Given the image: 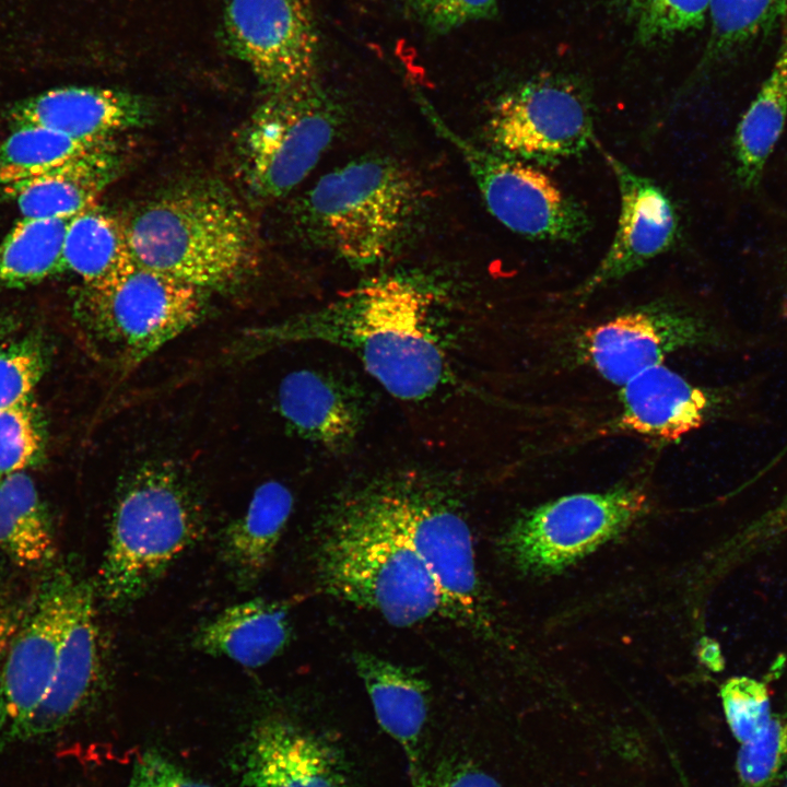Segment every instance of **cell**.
<instances>
[{
    "label": "cell",
    "instance_id": "cell-15",
    "mask_svg": "<svg viewBox=\"0 0 787 787\" xmlns=\"http://www.w3.org/2000/svg\"><path fill=\"white\" fill-rule=\"evenodd\" d=\"M601 151L616 179L620 213L608 250L575 291L577 297L637 271L668 251L679 237V215L665 190L611 153Z\"/></svg>",
    "mask_w": 787,
    "mask_h": 787
},
{
    "label": "cell",
    "instance_id": "cell-31",
    "mask_svg": "<svg viewBox=\"0 0 787 787\" xmlns=\"http://www.w3.org/2000/svg\"><path fill=\"white\" fill-rule=\"evenodd\" d=\"M787 761V713L772 714L766 726L740 743L736 772L741 787H772Z\"/></svg>",
    "mask_w": 787,
    "mask_h": 787
},
{
    "label": "cell",
    "instance_id": "cell-6",
    "mask_svg": "<svg viewBox=\"0 0 787 787\" xmlns=\"http://www.w3.org/2000/svg\"><path fill=\"white\" fill-rule=\"evenodd\" d=\"M437 584L453 620L483 623L471 531L455 497L434 477L399 471L363 482Z\"/></svg>",
    "mask_w": 787,
    "mask_h": 787
},
{
    "label": "cell",
    "instance_id": "cell-16",
    "mask_svg": "<svg viewBox=\"0 0 787 787\" xmlns=\"http://www.w3.org/2000/svg\"><path fill=\"white\" fill-rule=\"evenodd\" d=\"M240 768L244 787H350L340 751L280 717H268L252 728Z\"/></svg>",
    "mask_w": 787,
    "mask_h": 787
},
{
    "label": "cell",
    "instance_id": "cell-32",
    "mask_svg": "<svg viewBox=\"0 0 787 787\" xmlns=\"http://www.w3.org/2000/svg\"><path fill=\"white\" fill-rule=\"evenodd\" d=\"M42 447V428L31 398L0 410V479L33 465Z\"/></svg>",
    "mask_w": 787,
    "mask_h": 787
},
{
    "label": "cell",
    "instance_id": "cell-41",
    "mask_svg": "<svg viewBox=\"0 0 787 787\" xmlns=\"http://www.w3.org/2000/svg\"><path fill=\"white\" fill-rule=\"evenodd\" d=\"M11 324L8 320L0 319V343L9 332Z\"/></svg>",
    "mask_w": 787,
    "mask_h": 787
},
{
    "label": "cell",
    "instance_id": "cell-8",
    "mask_svg": "<svg viewBox=\"0 0 787 787\" xmlns=\"http://www.w3.org/2000/svg\"><path fill=\"white\" fill-rule=\"evenodd\" d=\"M340 109L318 80L267 94L238 140L244 179L263 200L294 189L331 144Z\"/></svg>",
    "mask_w": 787,
    "mask_h": 787
},
{
    "label": "cell",
    "instance_id": "cell-3",
    "mask_svg": "<svg viewBox=\"0 0 787 787\" xmlns=\"http://www.w3.org/2000/svg\"><path fill=\"white\" fill-rule=\"evenodd\" d=\"M122 221L137 262L201 290L235 283L257 256L249 213L216 184L177 186Z\"/></svg>",
    "mask_w": 787,
    "mask_h": 787
},
{
    "label": "cell",
    "instance_id": "cell-4",
    "mask_svg": "<svg viewBox=\"0 0 787 787\" xmlns=\"http://www.w3.org/2000/svg\"><path fill=\"white\" fill-rule=\"evenodd\" d=\"M423 201L422 185L410 168L390 157L368 156L320 177L298 200L295 220L313 243L365 268L402 245Z\"/></svg>",
    "mask_w": 787,
    "mask_h": 787
},
{
    "label": "cell",
    "instance_id": "cell-5",
    "mask_svg": "<svg viewBox=\"0 0 787 787\" xmlns=\"http://www.w3.org/2000/svg\"><path fill=\"white\" fill-rule=\"evenodd\" d=\"M205 531L201 502L175 467H138L117 491L98 588L122 608L142 597Z\"/></svg>",
    "mask_w": 787,
    "mask_h": 787
},
{
    "label": "cell",
    "instance_id": "cell-11",
    "mask_svg": "<svg viewBox=\"0 0 787 787\" xmlns=\"http://www.w3.org/2000/svg\"><path fill=\"white\" fill-rule=\"evenodd\" d=\"M430 117L457 148L488 210L505 227L533 240L576 242L586 234L585 210L533 164L470 143L433 113Z\"/></svg>",
    "mask_w": 787,
    "mask_h": 787
},
{
    "label": "cell",
    "instance_id": "cell-30",
    "mask_svg": "<svg viewBox=\"0 0 787 787\" xmlns=\"http://www.w3.org/2000/svg\"><path fill=\"white\" fill-rule=\"evenodd\" d=\"M106 144L77 140L34 125L17 126L0 145V184L43 175Z\"/></svg>",
    "mask_w": 787,
    "mask_h": 787
},
{
    "label": "cell",
    "instance_id": "cell-40",
    "mask_svg": "<svg viewBox=\"0 0 787 787\" xmlns=\"http://www.w3.org/2000/svg\"><path fill=\"white\" fill-rule=\"evenodd\" d=\"M26 606L19 603L0 571V663L23 619Z\"/></svg>",
    "mask_w": 787,
    "mask_h": 787
},
{
    "label": "cell",
    "instance_id": "cell-9",
    "mask_svg": "<svg viewBox=\"0 0 787 787\" xmlns=\"http://www.w3.org/2000/svg\"><path fill=\"white\" fill-rule=\"evenodd\" d=\"M647 508L646 494L631 486L562 496L518 517L500 548L522 573L560 572L623 532Z\"/></svg>",
    "mask_w": 787,
    "mask_h": 787
},
{
    "label": "cell",
    "instance_id": "cell-13",
    "mask_svg": "<svg viewBox=\"0 0 787 787\" xmlns=\"http://www.w3.org/2000/svg\"><path fill=\"white\" fill-rule=\"evenodd\" d=\"M224 33L266 94L317 80L319 36L308 0H226Z\"/></svg>",
    "mask_w": 787,
    "mask_h": 787
},
{
    "label": "cell",
    "instance_id": "cell-25",
    "mask_svg": "<svg viewBox=\"0 0 787 787\" xmlns=\"http://www.w3.org/2000/svg\"><path fill=\"white\" fill-rule=\"evenodd\" d=\"M780 27L779 47L771 72L736 128V174L747 189L761 181L787 119V14Z\"/></svg>",
    "mask_w": 787,
    "mask_h": 787
},
{
    "label": "cell",
    "instance_id": "cell-37",
    "mask_svg": "<svg viewBox=\"0 0 787 787\" xmlns=\"http://www.w3.org/2000/svg\"><path fill=\"white\" fill-rule=\"evenodd\" d=\"M128 787H212L197 780L156 751H146L134 762Z\"/></svg>",
    "mask_w": 787,
    "mask_h": 787
},
{
    "label": "cell",
    "instance_id": "cell-7",
    "mask_svg": "<svg viewBox=\"0 0 787 787\" xmlns=\"http://www.w3.org/2000/svg\"><path fill=\"white\" fill-rule=\"evenodd\" d=\"M202 291L136 261L105 284L84 286L78 314L120 366L136 367L200 320Z\"/></svg>",
    "mask_w": 787,
    "mask_h": 787
},
{
    "label": "cell",
    "instance_id": "cell-24",
    "mask_svg": "<svg viewBox=\"0 0 787 787\" xmlns=\"http://www.w3.org/2000/svg\"><path fill=\"white\" fill-rule=\"evenodd\" d=\"M293 504L286 485L267 481L256 489L246 512L225 529L221 555L239 585L254 584L269 566Z\"/></svg>",
    "mask_w": 787,
    "mask_h": 787
},
{
    "label": "cell",
    "instance_id": "cell-28",
    "mask_svg": "<svg viewBox=\"0 0 787 787\" xmlns=\"http://www.w3.org/2000/svg\"><path fill=\"white\" fill-rule=\"evenodd\" d=\"M70 219L23 218L0 244V287H23L66 270Z\"/></svg>",
    "mask_w": 787,
    "mask_h": 787
},
{
    "label": "cell",
    "instance_id": "cell-38",
    "mask_svg": "<svg viewBox=\"0 0 787 787\" xmlns=\"http://www.w3.org/2000/svg\"><path fill=\"white\" fill-rule=\"evenodd\" d=\"M787 532V493L749 524L732 541L733 552L743 560Z\"/></svg>",
    "mask_w": 787,
    "mask_h": 787
},
{
    "label": "cell",
    "instance_id": "cell-10",
    "mask_svg": "<svg viewBox=\"0 0 787 787\" xmlns=\"http://www.w3.org/2000/svg\"><path fill=\"white\" fill-rule=\"evenodd\" d=\"M79 582L67 568L51 567L27 602L0 663V756L24 742L49 690Z\"/></svg>",
    "mask_w": 787,
    "mask_h": 787
},
{
    "label": "cell",
    "instance_id": "cell-22",
    "mask_svg": "<svg viewBox=\"0 0 787 787\" xmlns=\"http://www.w3.org/2000/svg\"><path fill=\"white\" fill-rule=\"evenodd\" d=\"M291 633L284 604L255 598L219 612L197 631L193 645L207 655L255 669L280 655Z\"/></svg>",
    "mask_w": 787,
    "mask_h": 787
},
{
    "label": "cell",
    "instance_id": "cell-36",
    "mask_svg": "<svg viewBox=\"0 0 787 787\" xmlns=\"http://www.w3.org/2000/svg\"><path fill=\"white\" fill-rule=\"evenodd\" d=\"M412 15L433 33H448L467 23L492 17L497 0H404Z\"/></svg>",
    "mask_w": 787,
    "mask_h": 787
},
{
    "label": "cell",
    "instance_id": "cell-39",
    "mask_svg": "<svg viewBox=\"0 0 787 787\" xmlns=\"http://www.w3.org/2000/svg\"><path fill=\"white\" fill-rule=\"evenodd\" d=\"M422 787H502L489 773L471 763L445 766L425 776Z\"/></svg>",
    "mask_w": 787,
    "mask_h": 787
},
{
    "label": "cell",
    "instance_id": "cell-14",
    "mask_svg": "<svg viewBox=\"0 0 787 787\" xmlns=\"http://www.w3.org/2000/svg\"><path fill=\"white\" fill-rule=\"evenodd\" d=\"M718 341L708 321L689 309L653 304L620 314L587 331L582 350L587 362L611 384L622 387L667 355Z\"/></svg>",
    "mask_w": 787,
    "mask_h": 787
},
{
    "label": "cell",
    "instance_id": "cell-18",
    "mask_svg": "<svg viewBox=\"0 0 787 787\" xmlns=\"http://www.w3.org/2000/svg\"><path fill=\"white\" fill-rule=\"evenodd\" d=\"M278 404L291 428L333 454L350 450L366 414L360 388L330 372L314 369L287 374L278 390Z\"/></svg>",
    "mask_w": 787,
    "mask_h": 787
},
{
    "label": "cell",
    "instance_id": "cell-12",
    "mask_svg": "<svg viewBox=\"0 0 787 787\" xmlns=\"http://www.w3.org/2000/svg\"><path fill=\"white\" fill-rule=\"evenodd\" d=\"M498 153L530 164H552L596 144L589 98L559 77L529 80L502 95L488 122Z\"/></svg>",
    "mask_w": 787,
    "mask_h": 787
},
{
    "label": "cell",
    "instance_id": "cell-23",
    "mask_svg": "<svg viewBox=\"0 0 787 787\" xmlns=\"http://www.w3.org/2000/svg\"><path fill=\"white\" fill-rule=\"evenodd\" d=\"M117 155L106 144L43 175L4 186L23 218L71 219L93 207L113 180Z\"/></svg>",
    "mask_w": 787,
    "mask_h": 787
},
{
    "label": "cell",
    "instance_id": "cell-21",
    "mask_svg": "<svg viewBox=\"0 0 787 787\" xmlns=\"http://www.w3.org/2000/svg\"><path fill=\"white\" fill-rule=\"evenodd\" d=\"M353 665L369 696L379 726L402 748L411 787H422L420 745L426 727L430 697L425 680L412 669L368 651H356Z\"/></svg>",
    "mask_w": 787,
    "mask_h": 787
},
{
    "label": "cell",
    "instance_id": "cell-34",
    "mask_svg": "<svg viewBox=\"0 0 787 787\" xmlns=\"http://www.w3.org/2000/svg\"><path fill=\"white\" fill-rule=\"evenodd\" d=\"M710 0H641L638 35L655 43L700 28L706 19Z\"/></svg>",
    "mask_w": 787,
    "mask_h": 787
},
{
    "label": "cell",
    "instance_id": "cell-20",
    "mask_svg": "<svg viewBox=\"0 0 787 787\" xmlns=\"http://www.w3.org/2000/svg\"><path fill=\"white\" fill-rule=\"evenodd\" d=\"M620 430L662 442H677L700 428L718 403L663 364L653 366L621 387Z\"/></svg>",
    "mask_w": 787,
    "mask_h": 787
},
{
    "label": "cell",
    "instance_id": "cell-1",
    "mask_svg": "<svg viewBox=\"0 0 787 787\" xmlns=\"http://www.w3.org/2000/svg\"><path fill=\"white\" fill-rule=\"evenodd\" d=\"M435 294L411 275L367 281L327 306L246 334L247 351L316 341L348 350L387 392L404 401L435 393L449 367L433 328Z\"/></svg>",
    "mask_w": 787,
    "mask_h": 787
},
{
    "label": "cell",
    "instance_id": "cell-19",
    "mask_svg": "<svg viewBox=\"0 0 787 787\" xmlns=\"http://www.w3.org/2000/svg\"><path fill=\"white\" fill-rule=\"evenodd\" d=\"M149 104L130 92L69 86L47 91L16 105L15 126H42L90 143H105L119 132L149 121Z\"/></svg>",
    "mask_w": 787,
    "mask_h": 787
},
{
    "label": "cell",
    "instance_id": "cell-2",
    "mask_svg": "<svg viewBox=\"0 0 787 787\" xmlns=\"http://www.w3.org/2000/svg\"><path fill=\"white\" fill-rule=\"evenodd\" d=\"M316 562L328 594L393 626L451 619L426 566L363 483L343 491L327 510Z\"/></svg>",
    "mask_w": 787,
    "mask_h": 787
},
{
    "label": "cell",
    "instance_id": "cell-29",
    "mask_svg": "<svg viewBox=\"0 0 787 787\" xmlns=\"http://www.w3.org/2000/svg\"><path fill=\"white\" fill-rule=\"evenodd\" d=\"M710 36L697 71L736 56L782 25L787 0H710Z\"/></svg>",
    "mask_w": 787,
    "mask_h": 787
},
{
    "label": "cell",
    "instance_id": "cell-26",
    "mask_svg": "<svg viewBox=\"0 0 787 787\" xmlns=\"http://www.w3.org/2000/svg\"><path fill=\"white\" fill-rule=\"evenodd\" d=\"M0 550L24 569L51 568L56 560L49 515L23 471L0 479Z\"/></svg>",
    "mask_w": 787,
    "mask_h": 787
},
{
    "label": "cell",
    "instance_id": "cell-42",
    "mask_svg": "<svg viewBox=\"0 0 787 787\" xmlns=\"http://www.w3.org/2000/svg\"><path fill=\"white\" fill-rule=\"evenodd\" d=\"M785 787H787V782H786V786H785Z\"/></svg>",
    "mask_w": 787,
    "mask_h": 787
},
{
    "label": "cell",
    "instance_id": "cell-17",
    "mask_svg": "<svg viewBox=\"0 0 787 787\" xmlns=\"http://www.w3.org/2000/svg\"><path fill=\"white\" fill-rule=\"evenodd\" d=\"M101 671L94 594L80 579L51 684L26 729L24 741L50 738L70 725L95 694Z\"/></svg>",
    "mask_w": 787,
    "mask_h": 787
},
{
    "label": "cell",
    "instance_id": "cell-27",
    "mask_svg": "<svg viewBox=\"0 0 787 787\" xmlns=\"http://www.w3.org/2000/svg\"><path fill=\"white\" fill-rule=\"evenodd\" d=\"M63 260L66 270L78 274L84 286L105 284L136 262L124 221L97 205L69 220Z\"/></svg>",
    "mask_w": 787,
    "mask_h": 787
},
{
    "label": "cell",
    "instance_id": "cell-35",
    "mask_svg": "<svg viewBox=\"0 0 787 787\" xmlns=\"http://www.w3.org/2000/svg\"><path fill=\"white\" fill-rule=\"evenodd\" d=\"M43 371L37 341L23 339L0 349V410L28 399Z\"/></svg>",
    "mask_w": 787,
    "mask_h": 787
},
{
    "label": "cell",
    "instance_id": "cell-33",
    "mask_svg": "<svg viewBox=\"0 0 787 787\" xmlns=\"http://www.w3.org/2000/svg\"><path fill=\"white\" fill-rule=\"evenodd\" d=\"M719 695L728 727L739 743L755 737L772 717L768 689L757 679L729 678Z\"/></svg>",
    "mask_w": 787,
    "mask_h": 787
}]
</instances>
